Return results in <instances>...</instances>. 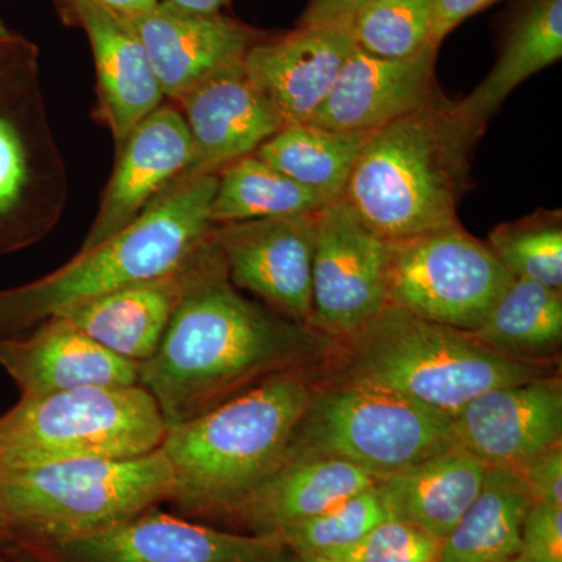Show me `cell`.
Here are the masks:
<instances>
[{"label": "cell", "mask_w": 562, "mask_h": 562, "mask_svg": "<svg viewBox=\"0 0 562 562\" xmlns=\"http://www.w3.org/2000/svg\"><path fill=\"white\" fill-rule=\"evenodd\" d=\"M121 16L146 49L169 102L216 70L241 63L265 35L227 14L192 13L165 0Z\"/></svg>", "instance_id": "obj_17"}, {"label": "cell", "mask_w": 562, "mask_h": 562, "mask_svg": "<svg viewBox=\"0 0 562 562\" xmlns=\"http://www.w3.org/2000/svg\"><path fill=\"white\" fill-rule=\"evenodd\" d=\"M387 244L390 305L454 330H476L516 279L460 222Z\"/></svg>", "instance_id": "obj_10"}, {"label": "cell", "mask_w": 562, "mask_h": 562, "mask_svg": "<svg viewBox=\"0 0 562 562\" xmlns=\"http://www.w3.org/2000/svg\"><path fill=\"white\" fill-rule=\"evenodd\" d=\"M92 2L101 3L106 9L116 11L120 14H133L151 9L160 0H92Z\"/></svg>", "instance_id": "obj_39"}, {"label": "cell", "mask_w": 562, "mask_h": 562, "mask_svg": "<svg viewBox=\"0 0 562 562\" xmlns=\"http://www.w3.org/2000/svg\"><path fill=\"white\" fill-rule=\"evenodd\" d=\"M316 369L277 373L216 408L168 427L171 503L191 519L225 520L290 453Z\"/></svg>", "instance_id": "obj_2"}, {"label": "cell", "mask_w": 562, "mask_h": 562, "mask_svg": "<svg viewBox=\"0 0 562 562\" xmlns=\"http://www.w3.org/2000/svg\"><path fill=\"white\" fill-rule=\"evenodd\" d=\"M391 519L394 517L390 505L376 484L273 536L297 558L312 557L357 542L373 528Z\"/></svg>", "instance_id": "obj_32"}, {"label": "cell", "mask_w": 562, "mask_h": 562, "mask_svg": "<svg viewBox=\"0 0 562 562\" xmlns=\"http://www.w3.org/2000/svg\"><path fill=\"white\" fill-rule=\"evenodd\" d=\"M371 0H310L299 24L349 27L358 11Z\"/></svg>", "instance_id": "obj_37"}, {"label": "cell", "mask_w": 562, "mask_h": 562, "mask_svg": "<svg viewBox=\"0 0 562 562\" xmlns=\"http://www.w3.org/2000/svg\"><path fill=\"white\" fill-rule=\"evenodd\" d=\"M181 10L199 14H217L231 3V0H165Z\"/></svg>", "instance_id": "obj_38"}, {"label": "cell", "mask_w": 562, "mask_h": 562, "mask_svg": "<svg viewBox=\"0 0 562 562\" xmlns=\"http://www.w3.org/2000/svg\"><path fill=\"white\" fill-rule=\"evenodd\" d=\"M379 484L372 473L319 453H288L279 469L227 517L250 535L271 536Z\"/></svg>", "instance_id": "obj_22"}, {"label": "cell", "mask_w": 562, "mask_h": 562, "mask_svg": "<svg viewBox=\"0 0 562 562\" xmlns=\"http://www.w3.org/2000/svg\"><path fill=\"white\" fill-rule=\"evenodd\" d=\"M452 446L447 414L380 387L325 382L314 383L290 453L341 458L382 480Z\"/></svg>", "instance_id": "obj_9"}, {"label": "cell", "mask_w": 562, "mask_h": 562, "mask_svg": "<svg viewBox=\"0 0 562 562\" xmlns=\"http://www.w3.org/2000/svg\"><path fill=\"white\" fill-rule=\"evenodd\" d=\"M3 542H5V527H3L2 502H0V550H2Z\"/></svg>", "instance_id": "obj_41"}, {"label": "cell", "mask_w": 562, "mask_h": 562, "mask_svg": "<svg viewBox=\"0 0 562 562\" xmlns=\"http://www.w3.org/2000/svg\"><path fill=\"white\" fill-rule=\"evenodd\" d=\"M192 157L187 122L172 102L162 103L116 147L101 205L77 254L101 246L138 220L190 169Z\"/></svg>", "instance_id": "obj_14"}, {"label": "cell", "mask_w": 562, "mask_h": 562, "mask_svg": "<svg viewBox=\"0 0 562 562\" xmlns=\"http://www.w3.org/2000/svg\"><path fill=\"white\" fill-rule=\"evenodd\" d=\"M471 335L503 357L542 364L560 351L561 290L514 279Z\"/></svg>", "instance_id": "obj_27"}, {"label": "cell", "mask_w": 562, "mask_h": 562, "mask_svg": "<svg viewBox=\"0 0 562 562\" xmlns=\"http://www.w3.org/2000/svg\"><path fill=\"white\" fill-rule=\"evenodd\" d=\"M476 138L438 95L371 132L341 198L369 231L401 241L457 224Z\"/></svg>", "instance_id": "obj_3"}, {"label": "cell", "mask_w": 562, "mask_h": 562, "mask_svg": "<svg viewBox=\"0 0 562 562\" xmlns=\"http://www.w3.org/2000/svg\"><path fill=\"white\" fill-rule=\"evenodd\" d=\"M355 47L349 27L299 24L279 35L265 33L243 68L286 124L310 122Z\"/></svg>", "instance_id": "obj_18"}, {"label": "cell", "mask_w": 562, "mask_h": 562, "mask_svg": "<svg viewBox=\"0 0 562 562\" xmlns=\"http://www.w3.org/2000/svg\"><path fill=\"white\" fill-rule=\"evenodd\" d=\"M324 364L335 368L327 382L395 392L452 419L484 391L547 376L542 364L503 357L471 333L420 319L394 305L339 339Z\"/></svg>", "instance_id": "obj_5"}, {"label": "cell", "mask_w": 562, "mask_h": 562, "mask_svg": "<svg viewBox=\"0 0 562 562\" xmlns=\"http://www.w3.org/2000/svg\"><path fill=\"white\" fill-rule=\"evenodd\" d=\"M487 468L475 454L452 446L405 471L384 476L379 487L394 519L443 542L482 490Z\"/></svg>", "instance_id": "obj_25"}, {"label": "cell", "mask_w": 562, "mask_h": 562, "mask_svg": "<svg viewBox=\"0 0 562 562\" xmlns=\"http://www.w3.org/2000/svg\"><path fill=\"white\" fill-rule=\"evenodd\" d=\"M335 201L273 169L251 154L217 172V188L211 202L213 225L268 217L319 213Z\"/></svg>", "instance_id": "obj_29"}, {"label": "cell", "mask_w": 562, "mask_h": 562, "mask_svg": "<svg viewBox=\"0 0 562 562\" xmlns=\"http://www.w3.org/2000/svg\"><path fill=\"white\" fill-rule=\"evenodd\" d=\"M505 562H532L528 560L527 557H524V554H516V557H513L512 560L505 561Z\"/></svg>", "instance_id": "obj_42"}, {"label": "cell", "mask_w": 562, "mask_h": 562, "mask_svg": "<svg viewBox=\"0 0 562 562\" xmlns=\"http://www.w3.org/2000/svg\"><path fill=\"white\" fill-rule=\"evenodd\" d=\"M371 132H338L292 122L255 151L273 169L328 199H339Z\"/></svg>", "instance_id": "obj_28"}, {"label": "cell", "mask_w": 562, "mask_h": 562, "mask_svg": "<svg viewBox=\"0 0 562 562\" xmlns=\"http://www.w3.org/2000/svg\"><path fill=\"white\" fill-rule=\"evenodd\" d=\"M442 541L402 520L391 519L357 542L299 558L301 562H439Z\"/></svg>", "instance_id": "obj_33"}, {"label": "cell", "mask_w": 562, "mask_h": 562, "mask_svg": "<svg viewBox=\"0 0 562 562\" xmlns=\"http://www.w3.org/2000/svg\"><path fill=\"white\" fill-rule=\"evenodd\" d=\"M65 22L87 35L95 66L98 114L121 146L144 117L165 103L138 36L116 11L92 0H54Z\"/></svg>", "instance_id": "obj_19"}, {"label": "cell", "mask_w": 562, "mask_h": 562, "mask_svg": "<svg viewBox=\"0 0 562 562\" xmlns=\"http://www.w3.org/2000/svg\"><path fill=\"white\" fill-rule=\"evenodd\" d=\"M562 58V0H520L513 9L497 63L461 102L454 114L475 136L516 88Z\"/></svg>", "instance_id": "obj_24"}, {"label": "cell", "mask_w": 562, "mask_h": 562, "mask_svg": "<svg viewBox=\"0 0 562 562\" xmlns=\"http://www.w3.org/2000/svg\"><path fill=\"white\" fill-rule=\"evenodd\" d=\"M0 562H16V561L10 560V558L7 557V554H3L2 552H0Z\"/></svg>", "instance_id": "obj_43"}, {"label": "cell", "mask_w": 562, "mask_h": 562, "mask_svg": "<svg viewBox=\"0 0 562 562\" xmlns=\"http://www.w3.org/2000/svg\"><path fill=\"white\" fill-rule=\"evenodd\" d=\"M316 228L317 213L299 214L213 225L210 236L238 290L310 325Z\"/></svg>", "instance_id": "obj_13"}, {"label": "cell", "mask_w": 562, "mask_h": 562, "mask_svg": "<svg viewBox=\"0 0 562 562\" xmlns=\"http://www.w3.org/2000/svg\"><path fill=\"white\" fill-rule=\"evenodd\" d=\"M522 473L487 468L482 490L443 539L439 562H505L520 553L525 517L532 506Z\"/></svg>", "instance_id": "obj_26"}, {"label": "cell", "mask_w": 562, "mask_h": 562, "mask_svg": "<svg viewBox=\"0 0 562 562\" xmlns=\"http://www.w3.org/2000/svg\"><path fill=\"white\" fill-rule=\"evenodd\" d=\"M172 103L187 122L194 150L190 169L172 187L217 173L231 162L255 154L286 125L249 79L243 61L216 70Z\"/></svg>", "instance_id": "obj_15"}, {"label": "cell", "mask_w": 562, "mask_h": 562, "mask_svg": "<svg viewBox=\"0 0 562 562\" xmlns=\"http://www.w3.org/2000/svg\"><path fill=\"white\" fill-rule=\"evenodd\" d=\"M0 368L18 384L21 397L138 384L136 362L111 353L63 317L0 338Z\"/></svg>", "instance_id": "obj_21"}, {"label": "cell", "mask_w": 562, "mask_h": 562, "mask_svg": "<svg viewBox=\"0 0 562 562\" xmlns=\"http://www.w3.org/2000/svg\"><path fill=\"white\" fill-rule=\"evenodd\" d=\"M390 244L369 231L342 198L317 213L312 321L333 339L349 338L390 305Z\"/></svg>", "instance_id": "obj_12"}, {"label": "cell", "mask_w": 562, "mask_h": 562, "mask_svg": "<svg viewBox=\"0 0 562 562\" xmlns=\"http://www.w3.org/2000/svg\"><path fill=\"white\" fill-rule=\"evenodd\" d=\"M14 32H11L9 27H7L5 24H3V21L0 20V47L3 46V44L7 43V41H10L13 38Z\"/></svg>", "instance_id": "obj_40"}, {"label": "cell", "mask_w": 562, "mask_h": 562, "mask_svg": "<svg viewBox=\"0 0 562 562\" xmlns=\"http://www.w3.org/2000/svg\"><path fill=\"white\" fill-rule=\"evenodd\" d=\"M501 0H435V20H432L431 43L441 47L442 41L458 25L480 11L490 9Z\"/></svg>", "instance_id": "obj_36"}, {"label": "cell", "mask_w": 562, "mask_h": 562, "mask_svg": "<svg viewBox=\"0 0 562 562\" xmlns=\"http://www.w3.org/2000/svg\"><path fill=\"white\" fill-rule=\"evenodd\" d=\"M517 471L522 473L532 501L562 506V443L532 458Z\"/></svg>", "instance_id": "obj_35"}, {"label": "cell", "mask_w": 562, "mask_h": 562, "mask_svg": "<svg viewBox=\"0 0 562 562\" xmlns=\"http://www.w3.org/2000/svg\"><path fill=\"white\" fill-rule=\"evenodd\" d=\"M166 431L160 406L139 384L21 397L0 416V472L140 457L160 449Z\"/></svg>", "instance_id": "obj_7"}, {"label": "cell", "mask_w": 562, "mask_h": 562, "mask_svg": "<svg viewBox=\"0 0 562 562\" xmlns=\"http://www.w3.org/2000/svg\"><path fill=\"white\" fill-rule=\"evenodd\" d=\"M211 233V232H210ZM338 341L244 297L211 236L187 261L183 297L138 384L183 424L281 372L316 369Z\"/></svg>", "instance_id": "obj_1"}, {"label": "cell", "mask_w": 562, "mask_h": 562, "mask_svg": "<svg viewBox=\"0 0 562 562\" xmlns=\"http://www.w3.org/2000/svg\"><path fill=\"white\" fill-rule=\"evenodd\" d=\"M487 246L516 279L562 286V220L560 211H538L491 232Z\"/></svg>", "instance_id": "obj_30"}, {"label": "cell", "mask_w": 562, "mask_h": 562, "mask_svg": "<svg viewBox=\"0 0 562 562\" xmlns=\"http://www.w3.org/2000/svg\"><path fill=\"white\" fill-rule=\"evenodd\" d=\"M188 258L172 272L121 288L55 317L68 321L117 357L136 364L150 360L183 297Z\"/></svg>", "instance_id": "obj_23"}, {"label": "cell", "mask_w": 562, "mask_h": 562, "mask_svg": "<svg viewBox=\"0 0 562 562\" xmlns=\"http://www.w3.org/2000/svg\"><path fill=\"white\" fill-rule=\"evenodd\" d=\"M452 438L492 468H524L562 443L560 376L482 392L453 417Z\"/></svg>", "instance_id": "obj_16"}, {"label": "cell", "mask_w": 562, "mask_h": 562, "mask_svg": "<svg viewBox=\"0 0 562 562\" xmlns=\"http://www.w3.org/2000/svg\"><path fill=\"white\" fill-rule=\"evenodd\" d=\"M520 554L532 562H562V506L532 503L525 517Z\"/></svg>", "instance_id": "obj_34"}, {"label": "cell", "mask_w": 562, "mask_h": 562, "mask_svg": "<svg viewBox=\"0 0 562 562\" xmlns=\"http://www.w3.org/2000/svg\"><path fill=\"white\" fill-rule=\"evenodd\" d=\"M432 20L435 0H371L351 21L350 32L360 50L408 58L432 46Z\"/></svg>", "instance_id": "obj_31"}, {"label": "cell", "mask_w": 562, "mask_h": 562, "mask_svg": "<svg viewBox=\"0 0 562 562\" xmlns=\"http://www.w3.org/2000/svg\"><path fill=\"white\" fill-rule=\"evenodd\" d=\"M69 181L41 87L38 47H0V257L40 243L61 220Z\"/></svg>", "instance_id": "obj_8"}, {"label": "cell", "mask_w": 562, "mask_h": 562, "mask_svg": "<svg viewBox=\"0 0 562 562\" xmlns=\"http://www.w3.org/2000/svg\"><path fill=\"white\" fill-rule=\"evenodd\" d=\"M171 464L161 449L133 458H91L0 472L5 542L20 554L72 541L168 502Z\"/></svg>", "instance_id": "obj_6"}, {"label": "cell", "mask_w": 562, "mask_h": 562, "mask_svg": "<svg viewBox=\"0 0 562 562\" xmlns=\"http://www.w3.org/2000/svg\"><path fill=\"white\" fill-rule=\"evenodd\" d=\"M216 188L217 173L176 184L109 241L43 279L0 291V338L179 268L210 236Z\"/></svg>", "instance_id": "obj_4"}, {"label": "cell", "mask_w": 562, "mask_h": 562, "mask_svg": "<svg viewBox=\"0 0 562 562\" xmlns=\"http://www.w3.org/2000/svg\"><path fill=\"white\" fill-rule=\"evenodd\" d=\"M439 47L408 58H383L355 47L322 103L314 125L338 132H373L430 105L436 98Z\"/></svg>", "instance_id": "obj_20"}, {"label": "cell", "mask_w": 562, "mask_h": 562, "mask_svg": "<svg viewBox=\"0 0 562 562\" xmlns=\"http://www.w3.org/2000/svg\"><path fill=\"white\" fill-rule=\"evenodd\" d=\"M7 557L16 562H301L277 536L220 530L157 506L105 530Z\"/></svg>", "instance_id": "obj_11"}]
</instances>
